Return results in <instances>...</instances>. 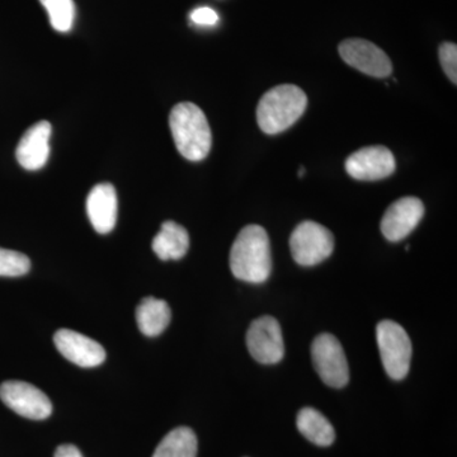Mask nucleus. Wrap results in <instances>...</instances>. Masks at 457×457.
Here are the masks:
<instances>
[{
	"label": "nucleus",
	"instance_id": "f257e3e1",
	"mask_svg": "<svg viewBox=\"0 0 457 457\" xmlns=\"http://www.w3.org/2000/svg\"><path fill=\"white\" fill-rule=\"evenodd\" d=\"M230 270L240 281L263 284L272 270L270 237L260 225H248L237 234L230 251Z\"/></svg>",
	"mask_w": 457,
	"mask_h": 457
},
{
	"label": "nucleus",
	"instance_id": "f03ea898",
	"mask_svg": "<svg viewBox=\"0 0 457 457\" xmlns=\"http://www.w3.org/2000/svg\"><path fill=\"white\" fill-rule=\"evenodd\" d=\"M170 126L174 144L182 156L200 162L212 150V137L204 111L191 102H182L170 111Z\"/></svg>",
	"mask_w": 457,
	"mask_h": 457
},
{
	"label": "nucleus",
	"instance_id": "7ed1b4c3",
	"mask_svg": "<svg viewBox=\"0 0 457 457\" xmlns=\"http://www.w3.org/2000/svg\"><path fill=\"white\" fill-rule=\"evenodd\" d=\"M308 97L299 87L282 84L270 89L257 107V122L269 135L287 130L305 112Z\"/></svg>",
	"mask_w": 457,
	"mask_h": 457
},
{
	"label": "nucleus",
	"instance_id": "20e7f679",
	"mask_svg": "<svg viewBox=\"0 0 457 457\" xmlns=\"http://www.w3.org/2000/svg\"><path fill=\"white\" fill-rule=\"evenodd\" d=\"M376 339L386 374L393 380H403L411 369V338L404 328L393 320H383L376 328Z\"/></svg>",
	"mask_w": 457,
	"mask_h": 457
},
{
	"label": "nucleus",
	"instance_id": "39448f33",
	"mask_svg": "<svg viewBox=\"0 0 457 457\" xmlns=\"http://www.w3.org/2000/svg\"><path fill=\"white\" fill-rule=\"evenodd\" d=\"M290 249L295 262L300 266H317L333 253L335 237L323 225L303 221L291 234Z\"/></svg>",
	"mask_w": 457,
	"mask_h": 457
},
{
	"label": "nucleus",
	"instance_id": "423d86ee",
	"mask_svg": "<svg viewBox=\"0 0 457 457\" xmlns=\"http://www.w3.org/2000/svg\"><path fill=\"white\" fill-rule=\"evenodd\" d=\"M312 359L318 375L328 386L341 389L350 381L347 357L335 336L319 335L312 345Z\"/></svg>",
	"mask_w": 457,
	"mask_h": 457
},
{
	"label": "nucleus",
	"instance_id": "0eeeda50",
	"mask_svg": "<svg viewBox=\"0 0 457 457\" xmlns=\"http://www.w3.org/2000/svg\"><path fill=\"white\" fill-rule=\"evenodd\" d=\"M0 400L27 420H44L53 413L49 396L25 381L11 380L0 385Z\"/></svg>",
	"mask_w": 457,
	"mask_h": 457
},
{
	"label": "nucleus",
	"instance_id": "6e6552de",
	"mask_svg": "<svg viewBox=\"0 0 457 457\" xmlns=\"http://www.w3.org/2000/svg\"><path fill=\"white\" fill-rule=\"evenodd\" d=\"M246 347L262 365L278 363L285 354L284 337L278 321L270 315L252 321L246 332Z\"/></svg>",
	"mask_w": 457,
	"mask_h": 457
},
{
	"label": "nucleus",
	"instance_id": "1a4fd4ad",
	"mask_svg": "<svg viewBox=\"0 0 457 457\" xmlns=\"http://www.w3.org/2000/svg\"><path fill=\"white\" fill-rule=\"evenodd\" d=\"M338 51L342 59L361 73L374 78H386L392 74V60L372 42L348 38L339 45Z\"/></svg>",
	"mask_w": 457,
	"mask_h": 457
},
{
	"label": "nucleus",
	"instance_id": "9d476101",
	"mask_svg": "<svg viewBox=\"0 0 457 457\" xmlns=\"http://www.w3.org/2000/svg\"><path fill=\"white\" fill-rule=\"evenodd\" d=\"M395 158L387 147L368 146L357 150L345 161V170L352 179L380 180L392 176L395 170Z\"/></svg>",
	"mask_w": 457,
	"mask_h": 457
},
{
	"label": "nucleus",
	"instance_id": "9b49d317",
	"mask_svg": "<svg viewBox=\"0 0 457 457\" xmlns=\"http://www.w3.org/2000/svg\"><path fill=\"white\" fill-rule=\"evenodd\" d=\"M425 216V206L417 197H403L390 204L381 220V233L389 242L407 237Z\"/></svg>",
	"mask_w": 457,
	"mask_h": 457
},
{
	"label": "nucleus",
	"instance_id": "f8f14e48",
	"mask_svg": "<svg viewBox=\"0 0 457 457\" xmlns=\"http://www.w3.org/2000/svg\"><path fill=\"white\" fill-rule=\"evenodd\" d=\"M57 351L79 368H97L106 361V351L95 339L71 329H60L54 335Z\"/></svg>",
	"mask_w": 457,
	"mask_h": 457
},
{
	"label": "nucleus",
	"instance_id": "ddd939ff",
	"mask_svg": "<svg viewBox=\"0 0 457 457\" xmlns=\"http://www.w3.org/2000/svg\"><path fill=\"white\" fill-rule=\"evenodd\" d=\"M51 132V123L45 120L25 132L16 150L18 163L25 170H38L46 165L50 156Z\"/></svg>",
	"mask_w": 457,
	"mask_h": 457
},
{
	"label": "nucleus",
	"instance_id": "4468645a",
	"mask_svg": "<svg viewBox=\"0 0 457 457\" xmlns=\"http://www.w3.org/2000/svg\"><path fill=\"white\" fill-rule=\"evenodd\" d=\"M87 213L97 233L113 230L117 221V194L111 183H99L92 188L87 197Z\"/></svg>",
	"mask_w": 457,
	"mask_h": 457
},
{
	"label": "nucleus",
	"instance_id": "2eb2a0df",
	"mask_svg": "<svg viewBox=\"0 0 457 457\" xmlns=\"http://www.w3.org/2000/svg\"><path fill=\"white\" fill-rule=\"evenodd\" d=\"M188 231L174 221H165L153 239V251L162 261H177L187 254Z\"/></svg>",
	"mask_w": 457,
	"mask_h": 457
},
{
	"label": "nucleus",
	"instance_id": "dca6fc26",
	"mask_svg": "<svg viewBox=\"0 0 457 457\" xmlns=\"http://www.w3.org/2000/svg\"><path fill=\"white\" fill-rule=\"evenodd\" d=\"M171 312L164 300L149 296L141 300L137 308V321L140 332L147 337H158L170 326Z\"/></svg>",
	"mask_w": 457,
	"mask_h": 457
},
{
	"label": "nucleus",
	"instance_id": "f3484780",
	"mask_svg": "<svg viewBox=\"0 0 457 457\" xmlns=\"http://www.w3.org/2000/svg\"><path fill=\"white\" fill-rule=\"evenodd\" d=\"M296 425L303 437L318 446H330L336 440L332 423L317 409L303 408L297 414Z\"/></svg>",
	"mask_w": 457,
	"mask_h": 457
},
{
	"label": "nucleus",
	"instance_id": "a211bd4d",
	"mask_svg": "<svg viewBox=\"0 0 457 457\" xmlns=\"http://www.w3.org/2000/svg\"><path fill=\"white\" fill-rule=\"evenodd\" d=\"M153 457H197V437L188 427H179L168 433Z\"/></svg>",
	"mask_w": 457,
	"mask_h": 457
},
{
	"label": "nucleus",
	"instance_id": "6ab92c4d",
	"mask_svg": "<svg viewBox=\"0 0 457 457\" xmlns=\"http://www.w3.org/2000/svg\"><path fill=\"white\" fill-rule=\"evenodd\" d=\"M49 13L50 23L57 32H69L74 25L75 5L73 0H40Z\"/></svg>",
	"mask_w": 457,
	"mask_h": 457
},
{
	"label": "nucleus",
	"instance_id": "aec40b11",
	"mask_svg": "<svg viewBox=\"0 0 457 457\" xmlns=\"http://www.w3.org/2000/svg\"><path fill=\"white\" fill-rule=\"evenodd\" d=\"M31 270V261L26 254L0 248V278H21Z\"/></svg>",
	"mask_w": 457,
	"mask_h": 457
},
{
	"label": "nucleus",
	"instance_id": "412c9836",
	"mask_svg": "<svg viewBox=\"0 0 457 457\" xmlns=\"http://www.w3.org/2000/svg\"><path fill=\"white\" fill-rule=\"evenodd\" d=\"M440 62L451 82L457 84V46L453 42H444L438 51Z\"/></svg>",
	"mask_w": 457,
	"mask_h": 457
},
{
	"label": "nucleus",
	"instance_id": "4be33fe9",
	"mask_svg": "<svg viewBox=\"0 0 457 457\" xmlns=\"http://www.w3.org/2000/svg\"><path fill=\"white\" fill-rule=\"evenodd\" d=\"M189 18L198 26H215L219 22V14L209 7L194 9L189 14Z\"/></svg>",
	"mask_w": 457,
	"mask_h": 457
},
{
	"label": "nucleus",
	"instance_id": "5701e85b",
	"mask_svg": "<svg viewBox=\"0 0 457 457\" xmlns=\"http://www.w3.org/2000/svg\"><path fill=\"white\" fill-rule=\"evenodd\" d=\"M54 457H83V455L74 445H62L57 447Z\"/></svg>",
	"mask_w": 457,
	"mask_h": 457
}]
</instances>
